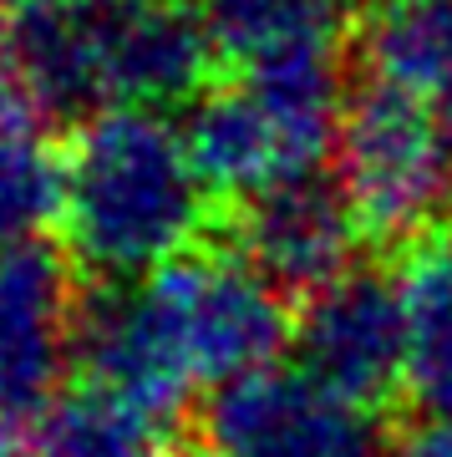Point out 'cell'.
Segmentation results:
<instances>
[{
    "mask_svg": "<svg viewBox=\"0 0 452 457\" xmlns=\"http://www.w3.org/2000/svg\"><path fill=\"white\" fill-rule=\"evenodd\" d=\"M31 107H36V102L26 97V87H21L16 66L5 62V51H0V132H5V128H21V122H31Z\"/></svg>",
    "mask_w": 452,
    "mask_h": 457,
    "instance_id": "obj_16",
    "label": "cell"
},
{
    "mask_svg": "<svg viewBox=\"0 0 452 457\" xmlns=\"http://www.w3.org/2000/svg\"><path fill=\"white\" fill-rule=\"evenodd\" d=\"M209 46L249 71L336 51L346 0H194Z\"/></svg>",
    "mask_w": 452,
    "mask_h": 457,
    "instance_id": "obj_12",
    "label": "cell"
},
{
    "mask_svg": "<svg viewBox=\"0 0 452 457\" xmlns=\"http://www.w3.org/2000/svg\"><path fill=\"white\" fill-rule=\"evenodd\" d=\"M66 213V163L36 122L0 132V245L41 239Z\"/></svg>",
    "mask_w": 452,
    "mask_h": 457,
    "instance_id": "obj_15",
    "label": "cell"
},
{
    "mask_svg": "<svg viewBox=\"0 0 452 457\" xmlns=\"http://www.w3.org/2000/svg\"><path fill=\"white\" fill-rule=\"evenodd\" d=\"M0 457H31V437L11 411H0Z\"/></svg>",
    "mask_w": 452,
    "mask_h": 457,
    "instance_id": "obj_18",
    "label": "cell"
},
{
    "mask_svg": "<svg viewBox=\"0 0 452 457\" xmlns=\"http://www.w3.org/2000/svg\"><path fill=\"white\" fill-rule=\"evenodd\" d=\"M437 128H442V147H448V163H452V87L437 92Z\"/></svg>",
    "mask_w": 452,
    "mask_h": 457,
    "instance_id": "obj_19",
    "label": "cell"
},
{
    "mask_svg": "<svg viewBox=\"0 0 452 457\" xmlns=\"http://www.w3.org/2000/svg\"><path fill=\"white\" fill-rule=\"evenodd\" d=\"M0 51L36 107H113V0H5Z\"/></svg>",
    "mask_w": 452,
    "mask_h": 457,
    "instance_id": "obj_9",
    "label": "cell"
},
{
    "mask_svg": "<svg viewBox=\"0 0 452 457\" xmlns=\"http://www.w3.org/2000/svg\"><path fill=\"white\" fill-rule=\"evenodd\" d=\"M366 62L376 82L406 92L452 87V0H381L366 26Z\"/></svg>",
    "mask_w": 452,
    "mask_h": 457,
    "instance_id": "obj_14",
    "label": "cell"
},
{
    "mask_svg": "<svg viewBox=\"0 0 452 457\" xmlns=\"http://www.w3.org/2000/svg\"><path fill=\"white\" fill-rule=\"evenodd\" d=\"M209 51L198 11L173 0H113V107H168L194 97Z\"/></svg>",
    "mask_w": 452,
    "mask_h": 457,
    "instance_id": "obj_10",
    "label": "cell"
},
{
    "mask_svg": "<svg viewBox=\"0 0 452 457\" xmlns=\"http://www.w3.org/2000/svg\"><path fill=\"white\" fill-rule=\"evenodd\" d=\"M381 457H422V453L412 447V442H406V447H391V453H381Z\"/></svg>",
    "mask_w": 452,
    "mask_h": 457,
    "instance_id": "obj_20",
    "label": "cell"
},
{
    "mask_svg": "<svg viewBox=\"0 0 452 457\" xmlns=\"http://www.w3.org/2000/svg\"><path fill=\"white\" fill-rule=\"evenodd\" d=\"M412 447L422 457H452V411L448 417H422V427L412 432Z\"/></svg>",
    "mask_w": 452,
    "mask_h": 457,
    "instance_id": "obj_17",
    "label": "cell"
},
{
    "mask_svg": "<svg viewBox=\"0 0 452 457\" xmlns=\"http://www.w3.org/2000/svg\"><path fill=\"white\" fill-rule=\"evenodd\" d=\"M336 51L249 71L239 87L209 92L183 122L188 153L209 188L255 198L285 179L315 173L340 132Z\"/></svg>",
    "mask_w": 452,
    "mask_h": 457,
    "instance_id": "obj_3",
    "label": "cell"
},
{
    "mask_svg": "<svg viewBox=\"0 0 452 457\" xmlns=\"http://www.w3.org/2000/svg\"><path fill=\"white\" fill-rule=\"evenodd\" d=\"M188 447L194 432L102 386L62 392L31 427V457H194Z\"/></svg>",
    "mask_w": 452,
    "mask_h": 457,
    "instance_id": "obj_11",
    "label": "cell"
},
{
    "mask_svg": "<svg viewBox=\"0 0 452 457\" xmlns=\"http://www.w3.org/2000/svg\"><path fill=\"white\" fill-rule=\"evenodd\" d=\"M77 300V279L51 245H0V411L26 422L62 396Z\"/></svg>",
    "mask_w": 452,
    "mask_h": 457,
    "instance_id": "obj_7",
    "label": "cell"
},
{
    "mask_svg": "<svg viewBox=\"0 0 452 457\" xmlns=\"http://www.w3.org/2000/svg\"><path fill=\"white\" fill-rule=\"evenodd\" d=\"M336 163L366 239L376 245L432 239L437 213L452 198V163L437 112L422 107V92L366 82L340 112Z\"/></svg>",
    "mask_w": 452,
    "mask_h": 457,
    "instance_id": "obj_4",
    "label": "cell"
},
{
    "mask_svg": "<svg viewBox=\"0 0 452 457\" xmlns=\"http://www.w3.org/2000/svg\"><path fill=\"white\" fill-rule=\"evenodd\" d=\"M381 417L315 386L295 366H264L204 396L194 457H381Z\"/></svg>",
    "mask_w": 452,
    "mask_h": 457,
    "instance_id": "obj_6",
    "label": "cell"
},
{
    "mask_svg": "<svg viewBox=\"0 0 452 457\" xmlns=\"http://www.w3.org/2000/svg\"><path fill=\"white\" fill-rule=\"evenodd\" d=\"M285 295L239 249H188L143 279H97L77 300L71 371L168 422L290 351Z\"/></svg>",
    "mask_w": 452,
    "mask_h": 457,
    "instance_id": "obj_1",
    "label": "cell"
},
{
    "mask_svg": "<svg viewBox=\"0 0 452 457\" xmlns=\"http://www.w3.org/2000/svg\"><path fill=\"white\" fill-rule=\"evenodd\" d=\"M209 183L158 107H102L66 158V245L97 279H143L188 254Z\"/></svg>",
    "mask_w": 452,
    "mask_h": 457,
    "instance_id": "obj_2",
    "label": "cell"
},
{
    "mask_svg": "<svg viewBox=\"0 0 452 457\" xmlns=\"http://www.w3.org/2000/svg\"><path fill=\"white\" fill-rule=\"evenodd\" d=\"M412 315V371L406 402L417 417L452 411V234H432L412 249L402 270Z\"/></svg>",
    "mask_w": 452,
    "mask_h": 457,
    "instance_id": "obj_13",
    "label": "cell"
},
{
    "mask_svg": "<svg viewBox=\"0 0 452 457\" xmlns=\"http://www.w3.org/2000/svg\"><path fill=\"white\" fill-rule=\"evenodd\" d=\"M290 366L340 402L387 417V407L406 396L412 371V315L402 275L351 264L340 279L315 290L295 315Z\"/></svg>",
    "mask_w": 452,
    "mask_h": 457,
    "instance_id": "obj_5",
    "label": "cell"
},
{
    "mask_svg": "<svg viewBox=\"0 0 452 457\" xmlns=\"http://www.w3.org/2000/svg\"><path fill=\"white\" fill-rule=\"evenodd\" d=\"M361 234L366 228L356 219L340 179H325L315 168V173H300V179H285L264 194L244 198L234 249L285 300L290 295L310 300L356 264Z\"/></svg>",
    "mask_w": 452,
    "mask_h": 457,
    "instance_id": "obj_8",
    "label": "cell"
}]
</instances>
